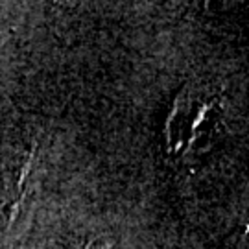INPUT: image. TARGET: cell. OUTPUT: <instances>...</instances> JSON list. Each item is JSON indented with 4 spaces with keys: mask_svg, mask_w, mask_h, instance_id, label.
Instances as JSON below:
<instances>
[{
    "mask_svg": "<svg viewBox=\"0 0 249 249\" xmlns=\"http://www.w3.org/2000/svg\"><path fill=\"white\" fill-rule=\"evenodd\" d=\"M227 249H249V231L238 232L227 246Z\"/></svg>",
    "mask_w": 249,
    "mask_h": 249,
    "instance_id": "6da1fadb",
    "label": "cell"
},
{
    "mask_svg": "<svg viewBox=\"0 0 249 249\" xmlns=\"http://www.w3.org/2000/svg\"><path fill=\"white\" fill-rule=\"evenodd\" d=\"M87 249H115V248H113V246H109V244L104 242V240H96V242H92Z\"/></svg>",
    "mask_w": 249,
    "mask_h": 249,
    "instance_id": "7a4b0ae2",
    "label": "cell"
},
{
    "mask_svg": "<svg viewBox=\"0 0 249 249\" xmlns=\"http://www.w3.org/2000/svg\"><path fill=\"white\" fill-rule=\"evenodd\" d=\"M0 37H2V36H0Z\"/></svg>",
    "mask_w": 249,
    "mask_h": 249,
    "instance_id": "3957f363",
    "label": "cell"
}]
</instances>
